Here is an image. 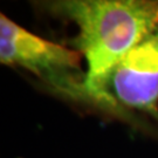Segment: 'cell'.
<instances>
[{
	"mask_svg": "<svg viewBox=\"0 0 158 158\" xmlns=\"http://www.w3.org/2000/svg\"><path fill=\"white\" fill-rule=\"evenodd\" d=\"M53 17L74 23L79 32L70 46L87 62L85 87L94 95L125 54L158 28L155 0H57L36 2Z\"/></svg>",
	"mask_w": 158,
	"mask_h": 158,
	"instance_id": "6da1fadb",
	"label": "cell"
},
{
	"mask_svg": "<svg viewBox=\"0 0 158 158\" xmlns=\"http://www.w3.org/2000/svg\"><path fill=\"white\" fill-rule=\"evenodd\" d=\"M94 103L110 116L158 135V28L114 66Z\"/></svg>",
	"mask_w": 158,
	"mask_h": 158,
	"instance_id": "7a4b0ae2",
	"label": "cell"
},
{
	"mask_svg": "<svg viewBox=\"0 0 158 158\" xmlns=\"http://www.w3.org/2000/svg\"><path fill=\"white\" fill-rule=\"evenodd\" d=\"M82 54L74 48L40 38L1 13L0 62L23 68L63 100L93 107L85 87Z\"/></svg>",
	"mask_w": 158,
	"mask_h": 158,
	"instance_id": "3957f363",
	"label": "cell"
}]
</instances>
